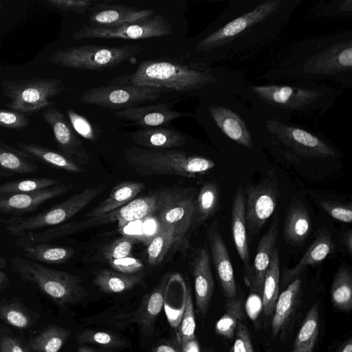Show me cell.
I'll use <instances>...</instances> for the list:
<instances>
[{"label": "cell", "mask_w": 352, "mask_h": 352, "mask_svg": "<svg viewBox=\"0 0 352 352\" xmlns=\"http://www.w3.org/2000/svg\"><path fill=\"white\" fill-rule=\"evenodd\" d=\"M24 258L47 264H60L74 256L75 251L68 247L56 246L47 243H36L21 248Z\"/></svg>", "instance_id": "obj_34"}, {"label": "cell", "mask_w": 352, "mask_h": 352, "mask_svg": "<svg viewBox=\"0 0 352 352\" xmlns=\"http://www.w3.org/2000/svg\"><path fill=\"white\" fill-rule=\"evenodd\" d=\"M73 185L63 184L31 192L0 195V212L19 217L36 210L47 201L68 192Z\"/></svg>", "instance_id": "obj_20"}, {"label": "cell", "mask_w": 352, "mask_h": 352, "mask_svg": "<svg viewBox=\"0 0 352 352\" xmlns=\"http://www.w3.org/2000/svg\"><path fill=\"white\" fill-rule=\"evenodd\" d=\"M262 120L268 135L267 146L287 160H329L338 155V150L329 138L307 125L289 120Z\"/></svg>", "instance_id": "obj_6"}, {"label": "cell", "mask_w": 352, "mask_h": 352, "mask_svg": "<svg viewBox=\"0 0 352 352\" xmlns=\"http://www.w3.org/2000/svg\"><path fill=\"white\" fill-rule=\"evenodd\" d=\"M30 124V119L25 113L12 109H0V127L21 130Z\"/></svg>", "instance_id": "obj_49"}, {"label": "cell", "mask_w": 352, "mask_h": 352, "mask_svg": "<svg viewBox=\"0 0 352 352\" xmlns=\"http://www.w3.org/2000/svg\"><path fill=\"white\" fill-rule=\"evenodd\" d=\"M6 264V261L0 256V291L5 289L9 283L8 277L3 271Z\"/></svg>", "instance_id": "obj_55"}, {"label": "cell", "mask_w": 352, "mask_h": 352, "mask_svg": "<svg viewBox=\"0 0 352 352\" xmlns=\"http://www.w3.org/2000/svg\"><path fill=\"white\" fill-rule=\"evenodd\" d=\"M172 33L173 29L170 22L164 15L158 14L148 19L116 27L94 28L85 25L74 32L72 38L74 40L87 38L137 40L162 37Z\"/></svg>", "instance_id": "obj_16"}, {"label": "cell", "mask_w": 352, "mask_h": 352, "mask_svg": "<svg viewBox=\"0 0 352 352\" xmlns=\"http://www.w3.org/2000/svg\"><path fill=\"white\" fill-rule=\"evenodd\" d=\"M231 230L236 252L243 263L246 282L251 263L245 221V195L242 187L237 188L234 196L231 210Z\"/></svg>", "instance_id": "obj_23"}, {"label": "cell", "mask_w": 352, "mask_h": 352, "mask_svg": "<svg viewBox=\"0 0 352 352\" xmlns=\"http://www.w3.org/2000/svg\"><path fill=\"white\" fill-rule=\"evenodd\" d=\"M135 238L124 236L118 238L107 245L103 250V255L108 259H118L131 256Z\"/></svg>", "instance_id": "obj_48"}, {"label": "cell", "mask_w": 352, "mask_h": 352, "mask_svg": "<svg viewBox=\"0 0 352 352\" xmlns=\"http://www.w3.org/2000/svg\"><path fill=\"white\" fill-rule=\"evenodd\" d=\"M302 0H231L195 39L191 60L207 66L248 62L275 48Z\"/></svg>", "instance_id": "obj_1"}, {"label": "cell", "mask_w": 352, "mask_h": 352, "mask_svg": "<svg viewBox=\"0 0 352 352\" xmlns=\"http://www.w3.org/2000/svg\"><path fill=\"white\" fill-rule=\"evenodd\" d=\"M152 352H179L175 347L168 344H162L155 348Z\"/></svg>", "instance_id": "obj_58"}, {"label": "cell", "mask_w": 352, "mask_h": 352, "mask_svg": "<svg viewBox=\"0 0 352 352\" xmlns=\"http://www.w3.org/2000/svg\"><path fill=\"white\" fill-rule=\"evenodd\" d=\"M109 1H97L90 9L89 26L94 28L116 27L148 19L155 16L150 9L110 3Z\"/></svg>", "instance_id": "obj_18"}, {"label": "cell", "mask_w": 352, "mask_h": 352, "mask_svg": "<svg viewBox=\"0 0 352 352\" xmlns=\"http://www.w3.org/2000/svg\"><path fill=\"white\" fill-rule=\"evenodd\" d=\"M178 278L180 280L184 300V310L180 326V338L182 345L188 342L195 339V318L193 308L191 289L186 284L185 281L179 275Z\"/></svg>", "instance_id": "obj_43"}, {"label": "cell", "mask_w": 352, "mask_h": 352, "mask_svg": "<svg viewBox=\"0 0 352 352\" xmlns=\"http://www.w3.org/2000/svg\"><path fill=\"white\" fill-rule=\"evenodd\" d=\"M143 50L140 45H83L58 50L48 58V61L65 68L102 71L117 67Z\"/></svg>", "instance_id": "obj_10"}, {"label": "cell", "mask_w": 352, "mask_h": 352, "mask_svg": "<svg viewBox=\"0 0 352 352\" xmlns=\"http://www.w3.org/2000/svg\"><path fill=\"white\" fill-rule=\"evenodd\" d=\"M1 71H0V75H1Z\"/></svg>", "instance_id": "obj_63"}, {"label": "cell", "mask_w": 352, "mask_h": 352, "mask_svg": "<svg viewBox=\"0 0 352 352\" xmlns=\"http://www.w3.org/2000/svg\"><path fill=\"white\" fill-rule=\"evenodd\" d=\"M10 263L23 281L34 284L60 307L77 303L87 296L77 276L19 256L11 258Z\"/></svg>", "instance_id": "obj_9"}, {"label": "cell", "mask_w": 352, "mask_h": 352, "mask_svg": "<svg viewBox=\"0 0 352 352\" xmlns=\"http://www.w3.org/2000/svg\"><path fill=\"white\" fill-rule=\"evenodd\" d=\"M302 281L294 279L277 298L272 321V331L275 336L284 327L294 306L300 290Z\"/></svg>", "instance_id": "obj_36"}, {"label": "cell", "mask_w": 352, "mask_h": 352, "mask_svg": "<svg viewBox=\"0 0 352 352\" xmlns=\"http://www.w3.org/2000/svg\"><path fill=\"white\" fill-rule=\"evenodd\" d=\"M131 138L137 145L149 149H173L186 142L184 133L168 127L140 129L132 133Z\"/></svg>", "instance_id": "obj_26"}, {"label": "cell", "mask_w": 352, "mask_h": 352, "mask_svg": "<svg viewBox=\"0 0 352 352\" xmlns=\"http://www.w3.org/2000/svg\"><path fill=\"white\" fill-rule=\"evenodd\" d=\"M259 79L326 83L352 87V30L302 37L278 47Z\"/></svg>", "instance_id": "obj_2"}, {"label": "cell", "mask_w": 352, "mask_h": 352, "mask_svg": "<svg viewBox=\"0 0 352 352\" xmlns=\"http://www.w3.org/2000/svg\"><path fill=\"white\" fill-rule=\"evenodd\" d=\"M280 279V256L276 247L265 276L263 287V306L267 316L270 315L274 309L279 295Z\"/></svg>", "instance_id": "obj_37"}, {"label": "cell", "mask_w": 352, "mask_h": 352, "mask_svg": "<svg viewBox=\"0 0 352 352\" xmlns=\"http://www.w3.org/2000/svg\"><path fill=\"white\" fill-rule=\"evenodd\" d=\"M206 236L212 264L223 293L229 299L234 298L237 287L233 267L216 221L208 227Z\"/></svg>", "instance_id": "obj_19"}, {"label": "cell", "mask_w": 352, "mask_h": 352, "mask_svg": "<svg viewBox=\"0 0 352 352\" xmlns=\"http://www.w3.org/2000/svg\"><path fill=\"white\" fill-rule=\"evenodd\" d=\"M174 245L171 232L159 225L146 250L148 263L151 265L160 264L171 246Z\"/></svg>", "instance_id": "obj_44"}, {"label": "cell", "mask_w": 352, "mask_h": 352, "mask_svg": "<svg viewBox=\"0 0 352 352\" xmlns=\"http://www.w3.org/2000/svg\"><path fill=\"white\" fill-rule=\"evenodd\" d=\"M319 333V311L317 305L308 311L296 336L292 352H313Z\"/></svg>", "instance_id": "obj_38"}, {"label": "cell", "mask_w": 352, "mask_h": 352, "mask_svg": "<svg viewBox=\"0 0 352 352\" xmlns=\"http://www.w3.org/2000/svg\"><path fill=\"white\" fill-rule=\"evenodd\" d=\"M352 17V0H320L301 16L302 19L338 21Z\"/></svg>", "instance_id": "obj_32"}, {"label": "cell", "mask_w": 352, "mask_h": 352, "mask_svg": "<svg viewBox=\"0 0 352 352\" xmlns=\"http://www.w3.org/2000/svg\"><path fill=\"white\" fill-rule=\"evenodd\" d=\"M244 190L249 241L260 232L276 208L279 190L275 173L268 170L261 180L249 184Z\"/></svg>", "instance_id": "obj_15"}, {"label": "cell", "mask_w": 352, "mask_h": 352, "mask_svg": "<svg viewBox=\"0 0 352 352\" xmlns=\"http://www.w3.org/2000/svg\"><path fill=\"white\" fill-rule=\"evenodd\" d=\"M171 91L148 86L109 85L84 91L79 100L116 111L155 101L162 94Z\"/></svg>", "instance_id": "obj_14"}, {"label": "cell", "mask_w": 352, "mask_h": 352, "mask_svg": "<svg viewBox=\"0 0 352 352\" xmlns=\"http://www.w3.org/2000/svg\"><path fill=\"white\" fill-rule=\"evenodd\" d=\"M306 206L298 199L289 206L284 219L283 235L285 241L292 246L301 245L311 230V218Z\"/></svg>", "instance_id": "obj_27"}, {"label": "cell", "mask_w": 352, "mask_h": 352, "mask_svg": "<svg viewBox=\"0 0 352 352\" xmlns=\"http://www.w3.org/2000/svg\"><path fill=\"white\" fill-rule=\"evenodd\" d=\"M0 168L12 174H32L39 170L34 158L24 151L0 141Z\"/></svg>", "instance_id": "obj_33"}, {"label": "cell", "mask_w": 352, "mask_h": 352, "mask_svg": "<svg viewBox=\"0 0 352 352\" xmlns=\"http://www.w3.org/2000/svg\"><path fill=\"white\" fill-rule=\"evenodd\" d=\"M2 8H3L2 3L0 2V12Z\"/></svg>", "instance_id": "obj_62"}, {"label": "cell", "mask_w": 352, "mask_h": 352, "mask_svg": "<svg viewBox=\"0 0 352 352\" xmlns=\"http://www.w3.org/2000/svg\"><path fill=\"white\" fill-rule=\"evenodd\" d=\"M67 115L72 127L79 135L91 142L98 140L102 131L98 126L72 109H67Z\"/></svg>", "instance_id": "obj_46"}, {"label": "cell", "mask_w": 352, "mask_h": 352, "mask_svg": "<svg viewBox=\"0 0 352 352\" xmlns=\"http://www.w3.org/2000/svg\"><path fill=\"white\" fill-rule=\"evenodd\" d=\"M343 243L345 245L348 252L352 253V231L351 230L346 232L343 235Z\"/></svg>", "instance_id": "obj_57"}, {"label": "cell", "mask_w": 352, "mask_h": 352, "mask_svg": "<svg viewBox=\"0 0 352 352\" xmlns=\"http://www.w3.org/2000/svg\"><path fill=\"white\" fill-rule=\"evenodd\" d=\"M107 188V184L88 188L64 201L38 214L30 217H13L0 219L6 229L13 236L21 237L38 229L54 227L65 223L78 214Z\"/></svg>", "instance_id": "obj_11"}, {"label": "cell", "mask_w": 352, "mask_h": 352, "mask_svg": "<svg viewBox=\"0 0 352 352\" xmlns=\"http://www.w3.org/2000/svg\"><path fill=\"white\" fill-rule=\"evenodd\" d=\"M245 80L242 71L228 67H210L191 59L155 58L142 61L133 73L112 82L117 85L148 86L195 96L239 89Z\"/></svg>", "instance_id": "obj_4"}, {"label": "cell", "mask_w": 352, "mask_h": 352, "mask_svg": "<svg viewBox=\"0 0 352 352\" xmlns=\"http://www.w3.org/2000/svg\"><path fill=\"white\" fill-rule=\"evenodd\" d=\"M238 94L261 119L318 121L336 106L342 91L326 83L256 82L246 79Z\"/></svg>", "instance_id": "obj_3"}, {"label": "cell", "mask_w": 352, "mask_h": 352, "mask_svg": "<svg viewBox=\"0 0 352 352\" xmlns=\"http://www.w3.org/2000/svg\"><path fill=\"white\" fill-rule=\"evenodd\" d=\"M78 352H96L85 346L78 347Z\"/></svg>", "instance_id": "obj_61"}, {"label": "cell", "mask_w": 352, "mask_h": 352, "mask_svg": "<svg viewBox=\"0 0 352 352\" xmlns=\"http://www.w3.org/2000/svg\"><path fill=\"white\" fill-rule=\"evenodd\" d=\"M97 1L89 0H47L52 7L63 12H73L85 14L89 12Z\"/></svg>", "instance_id": "obj_51"}, {"label": "cell", "mask_w": 352, "mask_h": 352, "mask_svg": "<svg viewBox=\"0 0 352 352\" xmlns=\"http://www.w3.org/2000/svg\"><path fill=\"white\" fill-rule=\"evenodd\" d=\"M331 298L335 308L347 311L352 308V275L346 266L336 272L331 288Z\"/></svg>", "instance_id": "obj_39"}, {"label": "cell", "mask_w": 352, "mask_h": 352, "mask_svg": "<svg viewBox=\"0 0 352 352\" xmlns=\"http://www.w3.org/2000/svg\"><path fill=\"white\" fill-rule=\"evenodd\" d=\"M0 319L19 329H26L33 324L32 314L20 303L8 301L0 303Z\"/></svg>", "instance_id": "obj_45"}, {"label": "cell", "mask_w": 352, "mask_h": 352, "mask_svg": "<svg viewBox=\"0 0 352 352\" xmlns=\"http://www.w3.org/2000/svg\"><path fill=\"white\" fill-rule=\"evenodd\" d=\"M61 183L60 180L50 177H32L10 181L0 184V195L34 192Z\"/></svg>", "instance_id": "obj_41"}, {"label": "cell", "mask_w": 352, "mask_h": 352, "mask_svg": "<svg viewBox=\"0 0 352 352\" xmlns=\"http://www.w3.org/2000/svg\"><path fill=\"white\" fill-rule=\"evenodd\" d=\"M3 96L9 100L6 107L20 113H35L53 107L50 99L65 91L63 81L57 78L18 80L6 79L1 82Z\"/></svg>", "instance_id": "obj_12"}, {"label": "cell", "mask_w": 352, "mask_h": 352, "mask_svg": "<svg viewBox=\"0 0 352 352\" xmlns=\"http://www.w3.org/2000/svg\"><path fill=\"white\" fill-rule=\"evenodd\" d=\"M43 120L50 126L58 151L80 165L87 164L91 157L82 142L76 135L65 114L53 106L41 112Z\"/></svg>", "instance_id": "obj_17"}, {"label": "cell", "mask_w": 352, "mask_h": 352, "mask_svg": "<svg viewBox=\"0 0 352 352\" xmlns=\"http://www.w3.org/2000/svg\"><path fill=\"white\" fill-rule=\"evenodd\" d=\"M195 189L168 188L162 190L158 209L155 212L159 225L170 230L174 245L186 241L192 227L195 202Z\"/></svg>", "instance_id": "obj_13"}, {"label": "cell", "mask_w": 352, "mask_h": 352, "mask_svg": "<svg viewBox=\"0 0 352 352\" xmlns=\"http://www.w3.org/2000/svg\"><path fill=\"white\" fill-rule=\"evenodd\" d=\"M238 89L217 91L205 95L201 116L210 136L218 144L255 152L267 146L263 120L238 96Z\"/></svg>", "instance_id": "obj_5"}, {"label": "cell", "mask_w": 352, "mask_h": 352, "mask_svg": "<svg viewBox=\"0 0 352 352\" xmlns=\"http://www.w3.org/2000/svg\"><path fill=\"white\" fill-rule=\"evenodd\" d=\"M12 175H13V174H12L11 173L0 168V178H1V177H11Z\"/></svg>", "instance_id": "obj_60"}, {"label": "cell", "mask_w": 352, "mask_h": 352, "mask_svg": "<svg viewBox=\"0 0 352 352\" xmlns=\"http://www.w3.org/2000/svg\"><path fill=\"white\" fill-rule=\"evenodd\" d=\"M243 318L241 302L238 299H229L224 314L215 325L216 332L227 339L234 337L237 325Z\"/></svg>", "instance_id": "obj_42"}, {"label": "cell", "mask_w": 352, "mask_h": 352, "mask_svg": "<svg viewBox=\"0 0 352 352\" xmlns=\"http://www.w3.org/2000/svg\"><path fill=\"white\" fill-rule=\"evenodd\" d=\"M182 352H199L197 340H192L182 345Z\"/></svg>", "instance_id": "obj_56"}, {"label": "cell", "mask_w": 352, "mask_h": 352, "mask_svg": "<svg viewBox=\"0 0 352 352\" xmlns=\"http://www.w3.org/2000/svg\"><path fill=\"white\" fill-rule=\"evenodd\" d=\"M71 335L69 330L50 326L30 342V347L36 352H58Z\"/></svg>", "instance_id": "obj_40"}, {"label": "cell", "mask_w": 352, "mask_h": 352, "mask_svg": "<svg viewBox=\"0 0 352 352\" xmlns=\"http://www.w3.org/2000/svg\"><path fill=\"white\" fill-rule=\"evenodd\" d=\"M319 205L332 218L341 222L350 223L352 221L351 205L322 200Z\"/></svg>", "instance_id": "obj_50"}, {"label": "cell", "mask_w": 352, "mask_h": 352, "mask_svg": "<svg viewBox=\"0 0 352 352\" xmlns=\"http://www.w3.org/2000/svg\"><path fill=\"white\" fill-rule=\"evenodd\" d=\"M235 331V340L230 352H255L248 329L239 322Z\"/></svg>", "instance_id": "obj_53"}, {"label": "cell", "mask_w": 352, "mask_h": 352, "mask_svg": "<svg viewBox=\"0 0 352 352\" xmlns=\"http://www.w3.org/2000/svg\"><path fill=\"white\" fill-rule=\"evenodd\" d=\"M126 163L141 175H175L196 178L214 168L215 162L204 155L175 149L132 147L124 152Z\"/></svg>", "instance_id": "obj_7"}, {"label": "cell", "mask_w": 352, "mask_h": 352, "mask_svg": "<svg viewBox=\"0 0 352 352\" xmlns=\"http://www.w3.org/2000/svg\"><path fill=\"white\" fill-rule=\"evenodd\" d=\"M107 261L116 272L128 275L134 274L144 267L142 261L132 256L118 259L111 258Z\"/></svg>", "instance_id": "obj_52"}, {"label": "cell", "mask_w": 352, "mask_h": 352, "mask_svg": "<svg viewBox=\"0 0 352 352\" xmlns=\"http://www.w3.org/2000/svg\"><path fill=\"white\" fill-rule=\"evenodd\" d=\"M0 352H28L16 338L3 336L0 338Z\"/></svg>", "instance_id": "obj_54"}, {"label": "cell", "mask_w": 352, "mask_h": 352, "mask_svg": "<svg viewBox=\"0 0 352 352\" xmlns=\"http://www.w3.org/2000/svg\"><path fill=\"white\" fill-rule=\"evenodd\" d=\"M170 279V274L164 275L160 283L144 298L137 312L138 322L144 329L152 330L164 305Z\"/></svg>", "instance_id": "obj_30"}, {"label": "cell", "mask_w": 352, "mask_h": 352, "mask_svg": "<svg viewBox=\"0 0 352 352\" xmlns=\"http://www.w3.org/2000/svg\"><path fill=\"white\" fill-rule=\"evenodd\" d=\"M221 191L214 182L204 184L197 195L192 226H198L212 217L220 206Z\"/></svg>", "instance_id": "obj_31"}, {"label": "cell", "mask_w": 352, "mask_h": 352, "mask_svg": "<svg viewBox=\"0 0 352 352\" xmlns=\"http://www.w3.org/2000/svg\"><path fill=\"white\" fill-rule=\"evenodd\" d=\"M334 248L331 232L321 230L301 259L293 267L283 270L281 276L282 283L286 284L298 278L309 265L321 263L333 252Z\"/></svg>", "instance_id": "obj_25"}, {"label": "cell", "mask_w": 352, "mask_h": 352, "mask_svg": "<svg viewBox=\"0 0 352 352\" xmlns=\"http://www.w3.org/2000/svg\"><path fill=\"white\" fill-rule=\"evenodd\" d=\"M192 273L194 278L196 305L202 316L208 311L213 292L212 277L210 254L206 245L199 248L192 261Z\"/></svg>", "instance_id": "obj_22"}, {"label": "cell", "mask_w": 352, "mask_h": 352, "mask_svg": "<svg viewBox=\"0 0 352 352\" xmlns=\"http://www.w3.org/2000/svg\"><path fill=\"white\" fill-rule=\"evenodd\" d=\"M113 112L118 117L142 129L164 127L177 118L193 116L190 112L171 109L166 103L137 106Z\"/></svg>", "instance_id": "obj_21"}, {"label": "cell", "mask_w": 352, "mask_h": 352, "mask_svg": "<svg viewBox=\"0 0 352 352\" xmlns=\"http://www.w3.org/2000/svg\"><path fill=\"white\" fill-rule=\"evenodd\" d=\"M162 190H157L146 196L135 198L120 208L96 217H89L82 221L65 223L40 232H32L29 236V241L32 244L47 243L52 240L72 235L89 228L115 221H118L119 227L121 228L130 222L151 217L155 215L158 209Z\"/></svg>", "instance_id": "obj_8"}, {"label": "cell", "mask_w": 352, "mask_h": 352, "mask_svg": "<svg viewBox=\"0 0 352 352\" xmlns=\"http://www.w3.org/2000/svg\"><path fill=\"white\" fill-rule=\"evenodd\" d=\"M278 232V219L276 218L258 244L249 277L245 282L253 292L261 295L263 294L265 276L276 248Z\"/></svg>", "instance_id": "obj_24"}, {"label": "cell", "mask_w": 352, "mask_h": 352, "mask_svg": "<svg viewBox=\"0 0 352 352\" xmlns=\"http://www.w3.org/2000/svg\"><path fill=\"white\" fill-rule=\"evenodd\" d=\"M338 352H352V339L349 338Z\"/></svg>", "instance_id": "obj_59"}, {"label": "cell", "mask_w": 352, "mask_h": 352, "mask_svg": "<svg viewBox=\"0 0 352 352\" xmlns=\"http://www.w3.org/2000/svg\"><path fill=\"white\" fill-rule=\"evenodd\" d=\"M16 148L30 155L34 160L41 161L55 168L74 173L85 170L80 164L62 153L36 143L19 142Z\"/></svg>", "instance_id": "obj_29"}, {"label": "cell", "mask_w": 352, "mask_h": 352, "mask_svg": "<svg viewBox=\"0 0 352 352\" xmlns=\"http://www.w3.org/2000/svg\"><path fill=\"white\" fill-rule=\"evenodd\" d=\"M141 280L140 275H128L112 270H102L96 274L93 283L102 292L117 294L132 289Z\"/></svg>", "instance_id": "obj_35"}, {"label": "cell", "mask_w": 352, "mask_h": 352, "mask_svg": "<svg viewBox=\"0 0 352 352\" xmlns=\"http://www.w3.org/2000/svg\"><path fill=\"white\" fill-rule=\"evenodd\" d=\"M79 343H90L107 348H118L125 342L118 336L104 331L87 329L80 333L76 338Z\"/></svg>", "instance_id": "obj_47"}, {"label": "cell", "mask_w": 352, "mask_h": 352, "mask_svg": "<svg viewBox=\"0 0 352 352\" xmlns=\"http://www.w3.org/2000/svg\"><path fill=\"white\" fill-rule=\"evenodd\" d=\"M145 188V184L139 182L123 181L116 184L108 197L99 203L85 215L96 217L113 211L127 204Z\"/></svg>", "instance_id": "obj_28"}]
</instances>
